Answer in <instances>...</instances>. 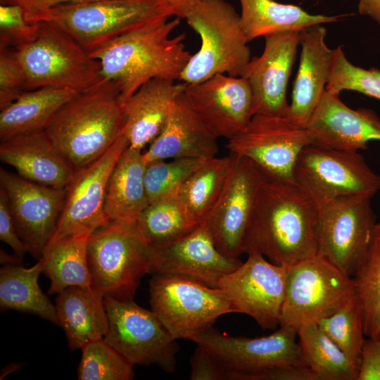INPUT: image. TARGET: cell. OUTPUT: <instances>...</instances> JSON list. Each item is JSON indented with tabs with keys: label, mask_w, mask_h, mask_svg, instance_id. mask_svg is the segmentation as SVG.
I'll list each match as a JSON object with an SVG mask.
<instances>
[{
	"label": "cell",
	"mask_w": 380,
	"mask_h": 380,
	"mask_svg": "<svg viewBox=\"0 0 380 380\" xmlns=\"http://www.w3.org/2000/svg\"><path fill=\"white\" fill-rule=\"evenodd\" d=\"M0 160L26 179L58 188H65L75 172L46 130L1 141Z\"/></svg>",
	"instance_id": "obj_25"
},
{
	"label": "cell",
	"mask_w": 380,
	"mask_h": 380,
	"mask_svg": "<svg viewBox=\"0 0 380 380\" xmlns=\"http://www.w3.org/2000/svg\"><path fill=\"white\" fill-rule=\"evenodd\" d=\"M0 188L7 197L20 238L39 260L56 232L66 187L38 184L1 168Z\"/></svg>",
	"instance_id": "obj_18"
},
{
	"label": "cell",
	"mask_w": 380,
	"mask_h": 380,
	"mask_svg": "<svg viewBox=\"0 0 380 380\" xmlns=\"http://www.w3.org/2000/svg\"><path fill=\"white\" fill-rule=\"evenodd\" d=\"M317 205L296 184L267 177L248 222L243 253L290 266L317 253Z\"/></svg>",
	"instance_id": "obj_1"
},
{
	"label": "cell",
	"mask_w": 380,
	"mask_h": 380,
	"mask_svg": "<svg viewBox=\"0 0 380 380\" xmlns=\"http://www.w3.org/2000/svg\"><path fill=\"white\" fill-rule=\"evenodd\" d=\"M357 295L351 277L319 253L290 265L279 326L297 331L330 316Z\"/></svg>",
	"instance_id": "obj_8"
},
{
	"label": "cell",
	"mask_w": 380,
	"mask_h": 380,
	"mask_svg": "<svg viewBox=\"0 0 380 380\" xmlns=\"http://www.w3.org/2000/svg\"><path fill=\"white\" fill-rule=\"evenodd\" d=\"M298 332L280 327L261 337L233 336L212 327L189 340L206 349L227 372V380L240 374L285 366H308L304 360Z\"/></svg>",
	"instance_id": "obj_13"
},
{
	"label": "cell",
	"mask_w": 380,
	"mask_h": 380,
	"mask_svg": "<svg viewBox=\"0 0 380 380\" xmlns=\"http://www.w3.org/2000/svg\"><path fill=\"white\" fill-rule=\"evenodd\" d=\"M262 53L249 61L242 77L253 94L255 114L286 115V89L301 34L298 30L279 32L265 37Z\"/></svg>",
	"instance_id": "obj_21"
},
{
	"label": "cell",
	"mask_w": 380,
	"mask_h": 380,
	"mask_svg": "<svg viewBox=\"0 0 380 380\" xmlns=\"http://www.w3.org/2000/svg\"><path fill=\"white\" fill-rule=\"evenodd\" d=\"M184 94L193 110L217 137L240 133L254 115L253 94L243 77L217 74L187 84Z\"/></svg>",
	"instance_id": "obj_19"
},
{
	"label": "cell",
	"mask_w": 380,
	"mask_h": 380,
	"mask_svg": "<svg viewBox=\"0 0 380 380\" xmlns=\"http://www.w3.org/2000/svg\"><path fill=\"white\" fill-rule=\"evenodd\" d=\"M322 25L300 32L299 68L285 116L303 127H306L326 90L334 56L335 49H329L325 42L327 30Z\"/></svg>",
	"instance_id": "obj_23"
},
{
	"label": "cell",
	"mask_w": 380,
	"mask_h": 380,
	"mask_svg": "<svg viewBox=\"0 0 380 380\" xmlns=\"http://www.w3.org/2000/svg\"><path fill=\"white\" fill-rule=\"evenodd\" d=\"M191 380H227V372L203 347L197 345L190 359Z\"/></svg>",
	"instance_id": "obj_43"
},
{
	"label": "cell",
	"mask_w": 380,
	"mask_h": 380,
	"mask_svg": "<svg viewBox=\"0 0 380 380\" xmlns=\"http://www.w3.org/2000/svg\"><path fill=\"white\" fill-rule=\"evenodd\" d=\"M294 179L296 184L318 207L343 196L372 198L380 191V175L358 152L337 150L314 142L299 154Z\"/></svg>",
	"instance_id": "obj_10"
},
{
	"label": "cell",
	"mask_w": 380,
	"mask_h": 380,
	"mask_svg": "<svg viewBox=\"0 0 380 380\" xmlns=\"http://www.w3.org/2000/svg\"><path fill=\"white\" fill-rule=\"evenodd\" d=\"M152 246L151 273L186 277L211 287L217 288L220 279L243 262L222 254L203 223L179 238Z\"/></svg>",
	"instance_id": "obj_20"
},
{
	"label": "cell",
	"mask_w": 380,
	"mask_h": 380,
	"mask_svg": "<svg viewBox=\"0 0 380 380\" xmlns=\"http://www.w3.org/2000/svg\"><path fill=\"white\" fill-rule=\"evenodd\" d=\"M55 306L70 350L103 338L108 322L101 291L92 286H69L58 293Z\"/></svg>",
	"instance_id": "obj_27"
},
{
	"label": "cell",
	"mask_w": 380,
	"mask_h": 380,
	"mask_svg": "<svg viewBox=\"0 0 380 380\" xmlns=\"http://www.w3.org/2000/svg\"><path fill=\"white\" fill-rule=\"evenodd\" d=\"M182 18L198 34L201 44L179 80L195 84L219 73L243 76L251 51L240 15L232 4L225 0H194Z\"/></svg>",
	"instance_id": "obj_5"
},
{
	"label": "cell",
	"mask_w": 380,
	"mask_h": 380,
	"mask_svg": "<svg viewBox=\"0 0 380 380\" xmlns=\"http://www.w3.org/2000/svg\"><path fill=\"white\" fill-rule=\"evenodd\" d=\"M371 201L343 196L318 207L317 253L351 277L367 255L376 223Z\"/></svg>",
	"instance_id": "obj_12"
},
{
	"label": "cell",
	"mask_w": 380,
	"mask_h": 380,
	"mask_svg": "<svg viewBox=\"0 0 380 380\" xmlns=\"http://www.w3.org/2000/svg\"><path fill=\"white\" fill-rule=\"evenodd\" d=\"M241 24L251 42L279 32L305 29L317 24L336 22L340 16L311 14L298 6L274 0H239Z\"/></svg>",
	"instance_id": "obj_30"
},
{
	"label": "cell",
	"mask_w": 380,
	"mask_h": 380,
	"mask_svg": "<svg viewBox=\"0 0 380 380\" xmlns=\"http://www.w3.org/2000/svg\"><path fill=\"white\" fill-rule=\"evenodd\" d=\"M289 266L279 265L260 254L222 277L217 284L234 312L251 317L263 329L279 325Z\"/></svg>",
	"instance_id": "obj_16"
},
{
	"label": "cell",
	"mask_w": 380,
	"mask_h": 380,
	"mask_svg": "<svg viewBox=\"0 0 380 380\" xmlns=\"http://www.w3.org/2000/svg\"><path fill=\"white\" fill-rule=\"evenodd\" d=\"M306 128L314 143L341 151L358 152L380 141V118L373 110L352 109L326 90Z\"/></svg>",
	"instance_id": "obj_22"
},
{
	"label": "cell",
	"mask_w": 380,
	"mask_h": 380,
	"mask_svg": "<svg viewBox=\"0 0 380 380\" xmlns=\"http://www.w3.org/2000/svg\"><path fill=\"white\" fill-rule=\"evenodd\" d=\"M357 380H380V338L365 339Z\"/></svg>",
	"instance_id": "obj_46"
},
{
	"label": "cell",
	"mask_w": 380,
	"mask_h": 380,
	"mask_svg": "<svg viewBox=\"0 0 380 380\" xmlns=\"http://www.w3.org/2000/svg\"><path fill=\"white\" fill-rule=\"evenodd\" d=\"M39 23L31 24L17 4L0 5V46L15 49L34 39Z\"/></svg>",
	"instance_id": "obj_41"
},
{
	"label": "cell",
	"mask_w": 380,
	"mask_h": 380,
	"mask_svg": "<svg viewBox=\"0 0 380 380\" xmlns=\"http://www.w3.org/2000/svg\"><path fill=\"white\" fill-rule=\"evenodd\" d=\"M0 239L8 245L15 256L22 260L28 249L20 238L12 217L7 197L0 188Z\"/></svg>",
	"instance_id": "obj_45"
},
{
	"label": "cell",
	"mask_w": 380,
	"mask_h": 380,
	"mask_svg": "<svg viewBox=\"0 0 380 380\" xmlns=\"http://www.w3.org/2000/svg\"><path fill=\"white\" fill-rule=\"evenodd\" d=\"M179 18L165 20L124 34L90 53L99 60L104 79L116 82L122 101L153 78L177 81L191 54L186 35H172Z\"/></svg>",
	"instance_id": "obj_2"
},
{
	"label": "cell",
	"mask_w": 380,
	"mask_h": 380,
	"mask_svg": "<svg viewBox=\"0 0 380 380\" xmlns=\"http://www.w3.org/2000/svg\"><path fill=\"white\" fill-rule=\"evenodd\" d=\"M87 255L91 286L104 296L131 300L151 273L153 246L135 225L110 221L89 235Z\"/></svg>",
	"instance_id": "obj_7"
},
{
	"label": "cell",
	"mask_w": 380,
	"mask_h": 380,
	"mask_svg": "<svg viewBox=\"0 0 380 380\" xmlns=\"http://www.w3.org/2000/svg\"><path fill=\"white\" fill-rule=\"evenodd\" d=\"M316 323L360 369L365 334L363 311L357 295L336 312Z\"/></svg>",
	"instance_id": "obj_37"
},
{
	"label": "cell",
	"mask_w": 380,
	"mask_h": 380,
	"mask_svg": "<svg viewBox=\"0 0 380 380\" xmlns=\"http://www.w3.org/2000/svg\"><path fill=\"white\" fill-rule=\"evenodd\" d=\"M234 155L207 160L176 191L191 214L201 223L219 200L229 175Z\"/></svg>",
	"instance_id": "obj_33"
},
{
	"label": "cell",
	"mask_w": 380,
	"mask_h": 380,
	"mask_svg": "<svg viewBox=\"0 0 380 380\" xmlns=\"http://www.w3.org/2000/svg\"><path fill=\"white\" fill-rule=\"evenodd\" d=\"M353 279L362 308L365 334L380 338V221L375 224L367 255Z\"/></svg>",
	"instance_id": "obj_36"
},
{
	"label": "cell",
	"mask_w": 380,
	"mask_h": 380,
	"mask_svg": "<svg viewBox=\"0 0 380 380\" xmlns=\"http://www.w3.org/2000/svg\"><path fill=\"white\" fill-rule=\"evenodd\" d=\"M123 132L100 158L76 170L66 186L64 205L50 242L89 236L110 220L105 212L106 188L110 174L129 147Z\"/></svg>",
	"instance_id": "obj_15"
},
{
	"label": "cell",
	"mask_w": 380,
	"mask_h": 380,
	"mask_svg": "<svg viewBox=\"0 0 380 380\" xmlns=\"http://www.w3.org/2000/svg\"><path fill=\"white\" fill-rule=\"evenodd\" d=\"M187 84L153 78L141 85L123 103L124 133L129 147L141 151L162 131L173 103Z\"/></svg>",
	"instance_id": "obj_26"
},
{
	"label": "cell",
	"mask_w": 380,
	"mask_h": 380,
	"mask_svg": "<svg viewBox=\"0 0 380 380\" xmlns=\"http://www.w3.org/2000/svg\"><path fill=\"white\" fill-rule=\"evenodd\" d=\"M172 16L181 18V13L166 0H98L53 6L32 23H53L90 53L124 34Z\"/></svg>",
	"instance_id": "obj_4"
},
{
	"label": "cell",
	"mask_w": 380,
	"mask_h": 380,
	"mask_svg": "<svg viewBox=\"0 0 380 380\" xmlns=\"http://www.w3.org/2000/svg\"><path fill=\"white\" fill-rule=\"evenodd\" d=\"M125 126L120 86L104 79L65 103L46 132L76 171L104 154L124 132Z\"/></svg>",
	"instance_id": "obj_3"
},
{
	"label": "cell",
	"mask_w": 380,
	"mask_h": 380,
	"mask_svg": "<svg viewBox=\"0 0 380 380\" xmlns=\"http://www.w3.org/2000/svg\"><path fill=\"white\" fill-rule=\"evenodd\" d=\"M79 92L44 87L25 91L0 112V141L46 130L58 110Z\"/></svg>",
	"instance_id": "obj_29"
},
{
	"label": "cell",
	"mask_w": 380,
	"mask_h": 380,
	"mask_svg": "<svg viewBox=\"0 0 380 380\" xmlns=\"http://www.w3.org/2000/svg\"><path fill=\"white\" fill-rule=\"evenodd\" d=\"M228 140L230 153L246 157L269 178L293 184L297 158L313 142L306 127L286 116L262 114H255L240 133Z\"/></svg>",
	"instance_id": "obj_14"
},
{
	"label": "cell",
	"mask_w": 380,
	"mask_h": 380,
	"mask_svg": "<svg viewBox=\"0 0 380 380\" xmlns=\"http://www.w3.org/2000/svg\"><path fill=\"white\" fill-rule=\"evenodd\" d=\"M38 23L34 39L14 49L27 91L55 87L82 93L104 80L99 61L68 33L50 21Z\"/></svg>",
	"instance_id": "obj_6"
},
{
	"label": "cell",
	"mask_w": 380,
	"mask_h": 380,
	"mask_svg": "<svg viewBox=\"0 0 380 380\" xmlns=\"http://www.w3.org/2000/svg\"><path fill=\"white\" fill-rule=\"evenodd\" d=\"M42 272L39 260L32 267L7 264L0 270V309L34 314L58 324L56 306L42 292L38 283Z\"/></svg>",
	"instance_id": "obj_31"
},
{
	"label": "cell",
	"mask_w": 380,
	"mask_h": 380,
	"mask_svg": "<svg viewBox=\"0 0 380 380\" xmlns=\"http://www.w3.org/2000/svg\"><path fill=\"white\" fill-rule=\"evenodd\" d=\"M26 91L25 75L15 50L0 46V110Z\"/></svg>",
	"instance_id": "obj_42"
},
{
	"label": "cell",
	"mask_w": 380,
	"mask_h": 380,
	"mask_svg": "<svg viewBox=\"0 0 380 380\" xmlns=\"http://www.w3.org/2000/svg\"><path fill=\"white\" fill-rule=\"evenodd\" d=\"M358 12L371 17L380 25V0H359Z\"/></svg>",
	"instance_id": "obj_47"
},
{
	"label": "cell",
	"mask_w": 380,
	"mask_h": 380,
	"mask_svg": "<svg viewBox=\"0 0 380 380\" xmlns=\"http://www.w3.org/2000/svg\"><path fill=\"white\" fill-rule=\"evenodd\" d=\"M77 369L80 380H131L133 365L103 338L90 342L81 348Z\"/></svg>",
	"instance_id": "obj_38"
},
{
	"label": "cell",
	"mask_w": 380,
	"mask_h": 380,
	"mask_svg": "<svg viewBox=\"0 0 380 380\" xmlns=\"http://www.w3.org/2000/svg\"><path fill=\"white\" fill-rule=\"evenodd\" d=\"M146 165L141 151L129 146L122 153L106 188L105 212L110 221L135 225L149 204L144 184Z\"/></svg>",
	"instance_id": "obj_28"
},
{
	"label": "cell",
	"mask_w": 380,
	"mask_h": 380,
	"mask_svg": "<svg viewBox=\"0 0 380 380\" xmlns=\"http://www.w3.org/2000/svg\"><path fill=\"white\" fill-rule=\"evenodd\" d=\"M207 160L186 158L147 163L144 184L149 203L176 192Z\"/></svg>",
	"instance_id": "obj_39"
},
{
	"label": "cell",
	"mask_w": 380,
	"mask_h": 380,
	"mask_svg": "<svg viewBox=\"0 0 380 380\" xmlns=\"http://www.w3.org/2000/svg\"><path fill=\"white\" fill-rule=\"evenodd\" d=\"M108 331L104 341L133 366L156 365L166 372L175 369L179 346L157 315L133 299L104 296Z\"/></svg>",
	"instance_id": "obj_11"
},
{
	"label": "cell",
	"mask_w": 380,
	"mask_h": 380,
	"mask_svg": "<svg viewBox=\"0 0 380 380\" xmlns=\"http://www.w3.org/2000/svg\"><path fill=\"white\" fill-rule=\"evenodd\" d=\"M351 90L380 100V70L365 69L351 63L341 46L335 49L326 91L339 94Z\"/></svg>",
	"instance_id": "obj_40"
},
{
	"label": "cell",
	"mask_w": 380,
	"mask_h": 380,
	"mask_svg": "<svg viewBox=\"0 0 380 380\" xmlns=\"http://www.w3.org/2000/svg\"><path fill=\"white\" fill-rule=\"evenodd\" d=\"M217 137L191 108L183 91L175 101L166 122L143 158L152 161L177 158H212L219 151Z\"/></svg>",
	"instance_id": "obj_24"
},
{
	"label": "cell",
	"mask_w": 380,
	"mask_h": 380,
	"mask_svg": "<svg viewBox=\"0 0 380 380\" xmlns=\"http://www.w3.org/2000/svg\"><path fill=\"white\" fill-rule=\"evenodd\" d=\"M298 338L306 365L319 380H357L359 368L317 323L302 326L298 330Z\"/></svg>",
	"instance_id": "obj_35"
},
{
	"label": "cell",
	"mask_w": 380,
	"mask_h": 380,
	"mask_svg": "<svg viewBox=\"0 0 380 380\" xmlns=\"http://www.w3.org/2000/svg\"><path fill=\"white\" fill-rule=\"evenodd\" d=\"M234 380H319L308 366H285L240 374Z\"/></svg>",
	"instance_id": "obj_44"
},
{
	"label": "cell",
	"mask_w": 380,
	"mask_h": 380,
	"mask_svg": "<svg viewBox=\"0 0 380 380\" xmlns=\"http://www.w3.org/2000/svg\"><path fill=\"white\" fill-rule=\"evenodd\" d=\"M88 235L68 237L49 243L39 260L51 281L48 293H59L69 286H91L87 262Z\"/></svg>",
	"instance_id": "obj_32"
},
{
	"label": "cell",
	"mask_w": 380,
	"mask_h": 380,
	"mask_svg": "<svg viewBox=\"0 0 380 380\" xmlns=\"http://www.w3.org/2000/svg\"><path fill=\"white\" fill-rule=\"evenodd\" d=\"M199 224L175 192L149 203L135 227L146 241L158 246L184 236Z\"/></svg>",
	"instance_id": "obj_34"
},
{
	"label": "cell",
	"mask_w": 380,
	"mask_h": 380,
	"mask_svg": "<svg viewBox=\"0 0 380 380\" xmlns=\"http://www.w3.org/2000/svg\"><path fill=\"white\" fill-rule=\"evenodd\" d=\"M149 294L151 310L176 340L190 339L234 312L220 289L186 277L153 274Z\"/></svg>",
	"instance_id": "obj_9"
},
{
	"label": "cell",
	"mask_w": 380,
	"mask_h": 380,
	"mask_svg": "<svg viewBox=\"0 0 380 380\" xmlns=\"http://www.w3.org/2000/svg\"><path fill=\"white\" fill-rule=\"evenodd\" d=\"M223 191L201 223L208 228L217 249L239 258L243 234L260 189L267 177L251 160L235 154Z\"/></svg>",
	"instance_id": "obj_17"
}]
</instances>
